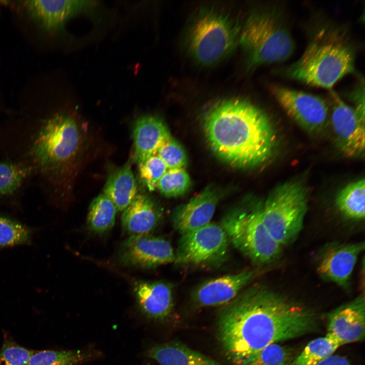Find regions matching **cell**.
I'll return each instance as SVG.
<instances>
[{
    "label": "cell",
    "instance_id": "1",
    "mask_svg": "<svg viewBox=\"0 0 365 365\" xmlns=\"http://www.w3.org/2000/svg\"><path fill=\"white\" fill-rule=\"evenodd\" d=\"M304 305L255 285L227 304L217 322V337L227 359L243 365L266 346L304 335L316 324Z\"/></svg>",
    "mask_w": 365,
    "mask_h": 365
},
{
    "label": "cell",
    "instance_id": "2",
    "mask_svg": "<svg viewBox=\"0 0 365 365\" xmlns=\"http://www.w3.org/2000/svg\"><path fill=\"white\" fill-rule=\"evenodd\" d=\"M203 128L213 153L235 167L259 166L271 158L275 148L276 136L269 118L246 100L216 103L205 114Z\"/></svg>",
    "mask_w": 365,
    "mask_h": 365
},
{
    "label": "cell",
    "instance_id": "3",
    "mask_svg": "<svg viewBox=\"0 0 365 365\" xmlns=\"http://www.w3.org/2000/svg\"><path fill=\"white\" fill-rule=\"evenodd\" d=\"M355 59V49L345 31L325 26L314 34L302 56L284 73L307 85L329 89L354 71Z\"/></svg>",
    "mask_w": 365,
    "mask_h": 365
},
{
    "label": "cell",
    "instance_id": "4",
    "mask_svg": "<svg viewBox=\"0 0 365 365\" xmlns=\"http://www.w3.org/2000/svg\"><path fill=\"white\" fill-rule=\"evenodd\" d=\"M80 142L79 128L71 116L59 113L44 120L30 144L32 171L44 182H57L76 156Z\"/></svg>",
    "mask_w": 365,
    "mask_h": 365
},
{
    "label": "cell",
    "instance_id": "5",
    "mask_svg": "<svg viewBox=\"0 0 365 365\" xmlns=\"http://www.w3.org/2000/svg\"><path fill=\"white\" fill-rule=\"evenodd\" d=\"M239 42L249 66L254 67L283 62L295 48L284 17L274 8L252 12L240 31Z\"/></svg>",
    "mask_w": 365,
    "mask_h": 365
},
{
    "label": "cell",
    "instance_id": "6",
    "mask_svg": "<svg viewBox=\"0 0 365 365\" xmlns=\"http://www.w3.org/2000/svg\"><path fill=\"white\" fill-rule=\"evenodd\" d=\"M307 207L304 184L290 180L277 187L268 196L262 206V221L282 246L291 242L302 230Z\"/></svg>",
    "mask_w": 365,
    "mask_h": 365
},
{
    "label": "cell",
    "instance_id": "7",
    "mask_svg": "<svg viewBox=\"0 0 365 365\" xmlns=\"http://www.w3.org/2000/svg\"><path fill=\"white\" fill-rule=\"evenodd\" d=\"M240 32L238 25L227 15L210 10L201 11L189 29L188 50L200 63L213 64L235 48Z\"/></svg>",
    "mask_w": 365,
    "mask_h": 365
},
{
    "label": "cell",
    "instance_id": "8",
    "mask_svg": "<svg viewBox=\"0 0 365 365\" xmlns=\"http://www.w3.org/2000/svg\"><path fill=\"white\" fill-rule=\"evenodd\" d=\"M262 206L235 208L224 216L220 225L239 251L254 262L268 264L280 256L282 246L265 226Z\"/></svg>",
    "mask_w": 365,
    "mask_h": 365
},
{
    "label": "cell",
    "instance_id": "9",
    "mask_svg": "<svg viewBox=\"0 0 365 365\" xmlns=\"http://www.w3.org/2000/svg\"><path fill=\"white\" fill-rule=\"evenodd\" d=\"M229 241L222 226L210 223L201 228L181 234L175 254V261L178 263L186 265H200L212 262L225 254Z\"/></svg>",
    "mask_w": 365,
    "mask_h": 365
},
{
    "label": "cell",
    "instance_id": "10",
    "mask_svg": "<svg viewBox=\"0 0 365 365\" xmlns=\"http://www.w3.org/2000/svg\"><path fill=\"white\" fill-rule=\"evenodd\" d=\"M272 92L286 114L305 130L316 133L324 129L329 112L323 98L281 86L273 87Z\"/></svg>",
    "mask_w": 365,
    "mask_h": 365
},
{
    "label": "cell",
    "instance_id": "11",
    "mask_svg": "<svg viewBox=\"0 0 365 365\" xmlns=\"http://www.w3.org/2000/svg\"><path fill=\"white\" fill-rule=\"evenodd\" d=\"M331 120L339 149L346 157L356 158L364 152V117L331 92Z\"/></svg>",
    "mask_w": 365,
    "mask_h": 365
},
{
    "label": "cell",
    "instance_id": "12",
    "mask_svg": "<svg viewBox=\"0 0 365 365\" xmlns=\"http://www.w3.org/2000/svg\"><path fill=\"white\" fill-rule=\"evenodd\" d=\"M119 258L126 265L151 268L173 262L175 253L171 244L162 238L132 235L122 244Z\"/></svg>",
    "mask_w": 365,
    "mask_h": 365
},
{
    "label": "cell",
    "instance_id": "13",
    "mask_svg": "<svg viewBox=\"0 0 365 365\" xmlns=\"http://www.w3.org/2000/svg\"><path fill=\"white\" fill-rule=\"evenodd\" d=\"M365 300L359 296L328 316V335L340 346L361 341L364 337Z\"/></svg>",
    "mask_w": 365,
    "mask_h": 365
},
{
    "label": "cell",
    "instance_id": "14",
    "mask_svg": "<svg viewBox=\"0 0 365 365\" xmlns=\"http://www.w3.org/2000/svg\"><path fill=\"white\" fill-rule=\"evenodd\" d=\"M364 243L337 244L330 247L321 258L317 271L323 279L346 287Z\"/></svg>",
    "mask_w": 365,
    "mask_h": 365
},
{
    "label": "cell",
    "instance_id": "15",
    "mask_svg": "<svg viewBox=\"0 0 365 365\" xmlns=\"http://www.w3.org/2000/svg\"><path fill=\"white\" fill-rule=\"evenodd\" d=\"M90 1L30 0L22 2L28 16L46 31L61 27L71 17L91 5Z\"/></svg>",
    "mask_w": 365,
    "mask_h": 365
},
{
    "label": "cell",
    "instance_id": "16",
    "mask_svg": "<svg viewBox=\"0 0 365 365\" xmlns=\"http://www.w3.org/2000/svg\"><path fill=\"white\" fill-rule=\"evenodd\" d=\"M218 200L219 195L215 189L206 187L175 211L172 218L174 227L183 234L208 224Z\"/></svg>",
    "mask_w": 365,
    "mask_h": 365
},
{
    "label": "cell",
    "instance_id": "17",
    "mask_svg": "<svg viewBox=\"0 0 365 365\" xmlns=\"http://www.w3.org/2000/svg\"><path fill=\"white\" fill-rule=\"evenodd\" d=\"M253 274L252 271L245 270L210 279L196 289L193 299L197 304L203 307L228 304L242 291Z\"/></svg>",
    "mask_w": 365,
    "mask_h": 365
},
{
    "label": "cell",
    "instance_id": "18",
    "mask_svg": "<svg viewBox=\"0 0 365 365\" xmlns=\"http://www.w3.org/2000/svg\"><path fill=\"white\" fill-rule=\"evenodd\" d=\"M172 137L167 126L160 118L153 115L139 118L133 130L134 161L139 164L156 155Z\"/></svg>",
    "mask_w": 365,
    "mask_h": 365
},
{
    "label": "cell",
    "instance_id": "19",
    "mask_svg": "<svg viewBox=\"0 0 365 365\" xmlns=\"http://www.w3.org/2000/svg\"><path fill=\"white\" fill-rule=\"evenodd\" d=\"M134 290L138 306L146 316L163 320L170 316L173 300L168 285L162 282L139 281Z\"/></svg>",
    "mask_w": 365,
    "mask_h": 365
},
{
    "label": "cell",
    "instance_id": "20",
    "mask_svg": "<svg viewBox=\"0 0 365 365\" xmlns=\"http://www.w3.org/2000/svg\"><path fill=\"white\" fill-rule=\"evenodd\" d=\"M123 211L122 225L131 235L148 234L156 227L160 218L158 208L144 194H137Z\"/></svg>",
    "mask_w": 365,
    "mask_h": 365
},
{
    "label": "cell",
    "instance_id": "21",
    "mask_svg": "<svg viewBox=\"0 0 365 365\" xmlns=\"http://www.w3.org/2000/svg\"><path fill=\"white\" fill-rule=\"evenodd\" d=\"M147 354L160 365H221L211 358L178 342L154 346Z\"/></svg>",
    "mask_w": 365,
    "mask_h": 365
},
{
    "label": "cell",
    "instance_id": "22",
    "mask_svg": "<svg viewBox=\"0 0 365 365\" xmlns=\"http://www.w3.org/2000/svg\"><path fill=\"white\" fill-rule=\"evenodd\" d=\"M103 193L113 202L118 211L124 210L130 204L137 195L131 160L110 174Z\"/></svg>",
    "mask_w": 365,
    "mask_h": 365
},
{
    "label": "cell",
    "instance_id": "23",
    "mask_svg": "<svg viewBox=\"0 0 365 365\" xmlns=\"http://www.w3.org/2000/svg\"><path fill=\"white\" fill-rule=\"evenodd\" d=\"M364 179L351 182L337 194L335 203L338 210L347 218L360 221L364 218Z\"/></svg>",
    "mask_w": 365,
    "mask_h": 365
},
{
    "label": "cell",
    "instance_id": "24",
    "mask_svg": "<svg viewBox=\"0 0 365 365\" xmlns=\"http://www.w3.org/2000/svg\"><path fill=\"white\" fill-rule=\"evenodd\" d=\"M117 208L113 202L103 193L99 194L91 202L88 210L87 223L89 229L97 233H102L114 226Z\"/></svg>",
    "mask_w": 365,
    "mask_h": 365
},
{
    "label": "cell",
    "instance_id": "25",
    "mask_svg": "<svg viewBox=\"0 0 365 365\" xmlns=\"http://www.w3.org/2000/svg\"><path fill=\"white\" fill-rule=\"evenodd\" d=\"M32 172L26 164L0 162V199L18 193Z\"/></svg>",
    "mask_w": 365,
    "mask_h": 365
},
{
    "label": "cell",
    "instance_id": "26",
    "mask_svg": "<svg viewBox=\"0 0 365 365\" xmlns=\"http://www.w3.org/2000/svg\"><path fill=\"white\" fill-rule=\"evenodd\" d=\"M341 346L328 335L310 341L292 365H315L333 355Z\"/></svg>",
    "mask_w": 365,
    "mask_h": 365
},
{
    "label": "cell",
    "instance_id": "27",
    "mask_svg": "<svg viewBox=\"0 0 365 365\" xmlns=\"http://www.w3.org/2000/svg\"><path fill=\"white\" fill-rule=\"evenodd\" d=\"M90 357L81 350H43L34 352L26 365H76Z\"/></svg>",
    "mask_w": 365,
    "mask_h": 365
},
{
    "label": "cell",
    "instance_id": "28",
    "mask_svg": "<svg viewBox=\"0 0 365 365\" xmlns=\"http://www.w3.org/2000/svg\"><path fill=\"white\" fill-rule=\"evenodd\" d=\"M294 359L289 349L273 343L253 355L243 365H292Z\"/></svg>",
    "mask_w": 365,
    "mask_h": 365
},
{
    "label": "cell",
    "instance_id": "29",
    "mask_svg": "<svg viewBox=\"0 0 365 365\" xmlns=\"http://www.w3.org/2000/svg\"><path fill=\"white\" fill-rule=\"evenodd\" d=\"M191 184L185 169L169 170L159 180L157 189L167 197H176L185 194Z\"/></svg>",
    "mask_w": 365,
    "mask_h": 365
},
{
    "label": "cell",
    "instance_id": "30",
    "mask_svg": "<svg viewBox=\"0 0 365 365\" xmlns=\"http://www.w3.org/2000/svg\"><path fill=\"white\" fill-rule=\"evenodd\" d=\"M31 231L22 224L0 215V247L27 243Z\"/></svg>",
    "mask_w": 365,
    "mask_h": 365
},
{
    "label": "cell",
    "instance_id": "31",
    "mask_svg": "<svg viewBox=\"0 0 365 365\" xmlns=\"http://www.w3.org/2000/svg\"><path fill=\"white\" fill-rule=\"evenodd\" d=\"M138 164L140 179L150 191H154L160 179L168 170L166 164L155 155Z\"/></svg>",
    "mask_w": 365,
    "mask_h": 365
},
{
    "label": "cell",
    "instance_id": "32",
    "mask_svg": "<svg viewBox=\"0 0 365 365\" xmlns=\"http://www.w3.org/2000/svg\"><path fill=\"white\" fill-rule=\"evenodd\" d=\"M156 155L165 162L168 170L185 169L187 163L186 152L173 137L158 151Z\"/></svg>",
    "mask_w": 365,
    "mask_h": 365
},
{
    "label": "cell",
    "instance_id": "33",
    "mask_svg": "<svg viewBox=\"0 0 365 365\" xmlns=\"http://www.w3.org/2000/svg\"><path fill=\"white\" fill-rule=\"evenodd\" d=\"M34 351L12 341H6L0 350V365H26Z\"/></svg>",
    "mask_w": 365,
    "mask_h": 365
},
{
    "label": "cell",
    "instance_id": "34",
    "mask_svg": "<svg viewBox=\"0 0 365 365\" xmlns=\"http://www.w3.org/2000/svg\"><path fill=\"white\" fill-rule=\"evenodd\" d=\"M315 365H351L349 361L344 356L339 355H332L320 361Z\"/></svg>",
    "mask_w": 365,
    "mask_h": 365
}]
</instances>
